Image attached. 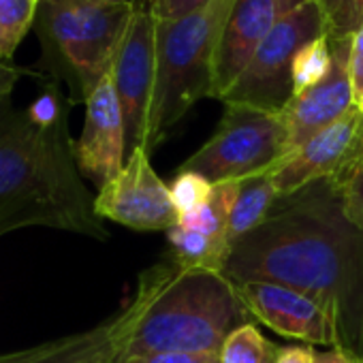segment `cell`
<instances>
[{
  "mask_svg": "<svg viewBox=\"0 0 363 363\" xmlns=\"http://www.w3.org/2000/svg\"><path fill=\"white\" fill-rule=\"evenodd\" d=\"M231 282H274L327 303L344 348L363 357V233L346 218L333 179L280 197L227 261Z\"/></svg>",
  "mask_w": 363,
  "mask_h": 363,
  "instance_id": "cell-1",
  "label": "cell"
},
{
  "mask_svg": "<svg viewBox=\"0 0 363 363\" xmlns=\"http://www.w3.org/2000/svg\"><path fill=\"white\" fill-rule=\"evenodd\" d=\"M56 84L26 109L0 96V235L22 227H54L107 240L86 191L69 135V107Z\"/></svg>",
  "mask_w": 363,
  "mask_h": 363,
  "instance_id": "cell-2",
  "label": "cell"
},
{
  "mask_svg": "<svg viewBox=\"0 0 363 363\" xmlns=\"http://www.w3.org/2000/svg\"><path fill=\"white\" fill-rule=\"evenodd\" d=\"M235 284L214 269H175L156 291L120 359L158 352H218L250 323Z\"/></svg>",
  "mask_w": 363,
  "mask_h": 363,
  "instance_id": "cell-3",
  "label": "cell"
},
{
  "mask_svg": "<svg viewBox=\"0 0 363 363\" xmlns=\"http://www.w3.org/2000/svg\"><path fill=\"white\" fill-rule=\"evenodd\" d=\"M235 0H210L201 9L156 20V84L150 113V150H154L201 99H214L220 37Z\"/></svg>",
  "mask_w": 363,
  "mask_h": 363,
  "instance_id": "cell-4",
  "label": "cell"
},
{
  "mask_svg": "<svg viewBox=\"0 0 363 363\" xmlns=\"http://www.w3.org/2000/svg\"><path fill=\"white\" fill-rule=\"evenodd\" d=\"M137 7L109 0L41 3V35L62 62L75 99L86 101L111 73Z\"/></svg>",
  "mask_w": 363,
  "mask_h": 363,
  "instance_id": "cell-5",
  "label": "cell"
},
{
  "mask_svg": "<svg viewBox=\"0 0 363 363\" xmlns=\"http://www.w3.org/2000/svg\"><path fill=\"white\" fill-rule=\"evenodd\" d=\"M289 150L286 124L280 111L225 103L214 135L179 171H195L212 184L238 182L269 171Z\"/></svg>",
  "mask_w": 363,
  "mask_h": 363,
  "instance_id": "cell-6",
  "label": "cell"
},
{
  "mask_svg": "<svg viewBox=\"0 0 363 363\" xmlns=\"http://www.w3.org/2000/svg\"><path fill=\"white\" fill-rule=\"evenodd\" d=\"M323 35H327L325 16L318 3L306 0L276 24L220 101L282 111L293 96L295 56L303 45Z\"/></svg>",
  "mask_w": 363,
  "mask_h": 363,
  "instance_id": "cell-7",
  "label": "cell"
},
{
  "mask_svg": "<svg viewBox=\"0 0 363 363\" xmlns=\"http://www.w3.org/2000/svg\"><path fill=\"white\" fill-rule=\"evenodd\" d=\"M175 269L177 265L164 257V261L152 265L141 274L133 299L101 325L26 350L0 354V363H116L120 361L128 344V337L133 335L152 297L173 276Z\"/></svg>",
  "mask_w": 363,
  "mask_h": 363,
  "instance_id": "cell-8",
  "label": "cell"
},
{
  "mask_svg": "<svg viewBox=\"0 0 363 363\" xmlns=\"http://www.w3.org/2000/svg\"><path fill=\"white\" fill-rule=\"evenodd\" d=\"M154 26L156 22L147 3L139 5L111 69V79L124 116L126 158L137 150L152 152L150 113L156 84Z\"/></svg>",
  "mask_w": 363,
  "mask_h": 363,
  "instance_id": "cell-9",
  "label": "cell"
},
{
  "mask_svg": "<svg viewBox=\"0 0 363 363\" xmlns=\"http://www.w3.org/2000/svg\"><path fill=\"white\" fill-rule=\"evenodd\" d=\"M359 158H363V113L352 107L346 116L284 154L267 173L278 197H289L314 182L340 177Z\"/></svg>",
  "mask_w": 363,
  "mask_h": 363,
  "instance_id": "cell-10",
  "label": "cell"
},
{
  "mask_svg": "<svg viewBox=\"0 0 363 363\" xmlns=\"http://www.w3.org/2000/svg\"><path fill=\"white\" fill-rule=\"evenodd\" d=\"M99 218L113 220L133 231H169L177 225L169 186L150 162V152H133L122 171L94 197Z\"/></svg>",
  "mask_w": 363,
  "mask_h": 363,
  "instance_id": "cell-11",
  "label": "cell"
},
{
  "mask_svg": "<svg viewBox=\"0 0 363 363\" xmlns=\"http://www.w3.org/2000/svg\"><path fill=\"white\" fill-rule=\"evenodd\" d=\"M252 318L312 346H344L335 312L320 299L274 282H233Z\"/></svg>",
  "mask_w": 363,
  "mask_h": 363,
  "instance_id": "cell-12",
  "label": "cell"
},
{
  "mask_svg": "<svg viewBox=\"0 0 363 363\" xmlns=\"http://www.w3.org/2000/svg\"><path fill=\"white\" fill-rule=\"evenodd\" d=\"M84 103L86 122L75 141V158L82 175L101 191L126 162V128L111 73Z\"/></svg>",
  "mask_w": 363,
  "mask_h": 363,
  "instance_id": "cell-13",
  "label": "cell"
},
{
  "mask_svg": "<svg viewBox=\"0 0 363 363\" xmlns=\"http://www.w3.org/2000/svg\"><path fill=\"white\" fill-rule=\"evenodd\" d=\"M350 37H333V67L329 75L314 88L291 96V101L280 111L289 135L286 154L354 107L348 73Z\"/></svg>",
  "mask_w": 363,
  "mask_h": 363,
  "instance_id": "cell-14",
  "label": "cell"
},
{
  "mask_svg": "<svg viewBox=\"0 0 363 363\" xmlns=\"http://www.w3.org/2000/svg\"><path fill=\"white\" fill-rule=\"evenodd\" d=\"M301 3L306 0H235L218 45L214 99H223L276 24Z\"/></svg>",
  "mask_w": 363,
  "mask_h": 363,
  "instance_id": "cell-15",
  "label": "cell"
},
{
  "mask_svg": "<svg viewBox=\"0 0 363 363\" xmlns=\"http://www.w3.org/2000/svg\"><path fill=\"white\" fill-rule=\"evenodd\" d=\"M278 199H280L278 191H276L272 175L267 171L238 182V193H235V199L231 206V216H229L231 250L242 238L252 233L259 225H263L269 218Z\"/></svg>",
  "mask_w": 363,
  "mask_h": 363,
  "instance_id": "cell-16",
  "label": "cell"
},
{
  "mask_svg": "<svg viewBox=\"0 0 363 363\" xmlns=\"http://www.w3.org/2000/svg\"><path fill=\"white\" fill-rule=\"evenodd\" d=\"M43 0H0V60L9 62L39 18Z\"/></svg>",
  "mask_w": 363,
  "mask_h": 363,
  "instance_id": "cell-17",
  "label": "cell"
},
{
  "mask_svg": "<svg viewBox=\"0 0 363 363\" xmlns=\"http://www.w3.org/2000/svg\"><path fill=\"white\" fill-rule=\"evenodd\" d=\"M333 67V37L327 33L299 50L293 62V96L320 84Z\"/></svg>",
  "mask_w": 363,
  "mask_h": 363,
  "instance_id": "cell-18",
  "label": "cell"
},
{
  "mask_svg": "<svg viewBox=\"0 0 363 363\" xmlns=\"http://www.w3.org/2000/svg\"><path fill=\"white\" fill-rule=\"evenodd\" d=\"M276 344L269 342L252 323L233 329L223 342L218 354L220 363H272Z\"/></svg>",
  "mask_w": 363,
  "mask_h": 363,
  "instance_id": "cell-19",
  "label": "cell"
},
{
  "mask_svg": "<svg viewBox=\"0 0 363 363\" xmlns=\"http://www.w3.org/2000/svg\"><path fill=\"white\" fill-rule=\"evenodd\" d=\"M212 193H214L212 182L206 179L203 175L195 173V171H179L177 169V175L169 184V195H171L173 208L177 210V216L189 214V212L206 206L212 199Z\"/></svg>",
  "mask_w": 363,
  "mask_h": 363,
  "instance_id": "cell-20",
  "label": "cell"
},
{
  "mask_svg": "<svg viewBox=\"0 0 363 363\" xmlns=\"http://www.w3.org/2000/svg\"><path fill=\"white\" fill-rule=\"evenodd\" d=\"M340 191L346 218L363 233V158L348 167L340 177H333Z\"/></svg>",
  "mask_w": 363,
  "mask_h": 363,
  "instance_id": "cell-21",
  "label": "cell"
},
{
  "mask_svg": "<svg viewBox=\"0 0 363 363\" xmlns=\"http://www.w3.org/2000/svg\"><path fill=\"white\" fill-rule=\"evenodd\" d=\"M325 22L327 33L333 37H350L359 28L357 0H316Z\"/></svg>",
  "mask_w": 363,
  "mask_h": 363,
  "instance_id": "cell-22",
  "label": "cell"
},
{
  "mask_svg": "<svg viewBox=\"0 0 363 363\" xmlns=\"http://www.w3.org/2000/svg\"><path fill=\"white\" fill-rule=\"evenodd\" d=\"M348 73L352 86V101L354 107L363 113V22L350 37L348 50Z\"/></svg>",
  "mask_w": 363,
  "mask_h": 363,
  "instance_id": "cell-23",
  "label": "cell"
},
{
  "mask_svg": "<svg viewBox=\"0 0 363 363\" xmlns=\"http://www.w3.org/2000/svg\"><path fill=\"white\" fill-rule=\"evenodd\" d=\"M118 363H220L218 352H158L120 359Z\"/></svg>",
  "mask_w": 363,
  "mask_h": 363,
  "instance_id": "cell-24",
  "label": "cell"
},
{
  "mask_svg": "<svg viewBox=\"0 0 363 363\" xmlns=\"http://www.w3.org/2000/svg\"><path fill=\"white\" fill-rule=\"evenodd\" d=\"M210 0H147V9L156 20H173L201 9Z\"/></svg>",
  "mask_w": 363,
  "mask_h": 363,
  "instance_id": "cell-25",
  "label": "cell"
},
{
  "mask_svg": "<svg viewBox=\"0 0 363 363\" xmlns=\"http://www.w3.org/2000/svg\"><path fill=\"white\" fill-rule=\"evenodd\" d=\"M316 348L312 344H291L278 346L274 363H314Z\"/></svg>",
  "mask_w": 363,
  "mask_h": 363,
  "instance_id": "cell-26",
  "label": "cell"
},
{
  "mask_svg": "<svg viewBox=\"0 0 363 363\" xmlns=\"http://www.w3.org/2000/svg\"><path fill=\"white\" fill-rule=\"evenodd\" d=\"M314 363H363V357L344 346H337V348L316 350Z\"/></svg>",
  "mask_w": 363,
  "mask_h": 363,
  "instance_id": "cell-27",
  "label": "cell"
},
{
  "mask_svg": "<svg viewBox=\"0 0 363 363\" xmlns=\"http://www.w3.org/2000/svg\"><path fill=\"white\" fill-rule=\"evenodd\" d=\"M24 69L13 67L11 62H0V96L3 94H11L13 86L18 84V79L24 75Z\"/></svg>",
  "mask_w": 363,
  "mask_h": 363,
  "instance_id": "cell-28",
  "label": "cell"
},
{
  "mask_svg": "<svg viewBox=\"0 0 363 363\" xmlns=\"http://www.w3.org/2000/svg\"><path fill=\"white\" fill-rule=\"evenodd\" d=\"M109 3H128V5H143L147 0H109Z\"/></svg>",
  "mask_w": 363,
  "mask_h": 363,
  "instance_id": "cell-29",
  "label": "cell"
},
{
  "mask_svg": "<svg viewBox=\"0 0 363 363\" xmlns=\"http://www.w3.org/2000/svg\"><path fill=\"white\" fill-rule=\"evenodd\" d=\"M357 20L359 24L363 22V0H357Z\"/></svg>",
  "mask_w": 363,
  "mask_h": 363,
  "instance_id": "cell-30",
  "label": "cell"
},
{
  "mask_svg": "<svg viewBox=\"0 0 363 363\" xmlns=\"http://www.w3.org/2000/svg\"><path fill=\"white\" fill-rule=\"evenodd\" d=\"M0 62H5V60H0Z\"/></svg>",
  "mask_w": 363,
  "mask_h": 363,
  "instance_id": "cell-31",
  "label": "cell"
},
{
  "mask_svg": "<svg viewBox=\"0 0 363 363\" xmlns=\"http://www.w3.org/2000/svg\"><path fill=\"white\" fill-rule=\"evenodd\" d=\"M314 3H316V0H314Z\"/></svg>",
  "mask_w": 363,
  "mask_h": 363,
  "instance_id": "cell-32",
  "label": "cell"
},
{
  "mask_svg": "<svg viewBox=\"0 0 363 363\" xmlns=\"http://www.w3.org/2000/svg\"><path fill=\"white\" fill-rule=\"evenodd\" d=\"M272 363H274V361H272Z\"/></svg>",
  "mask_w": 363,
  "mask_h": 363,
  "instance_id": "cell-33",
  "label": "cell"
},
{
  "mask_svg": "<svg viewBox=\"0 0 363 363\" xmlns=\"http://www.w3.org/2000/svg\"><path fill=\"white\" fill-rule=\"evenodd\" d=\"M116 363H118V361H116Z\"/></svg>",
  "mask_w": 363,
  "mask_h": 363,
  "instance_id": "cell-34",
  "label": "cell"
}]
</instances>
